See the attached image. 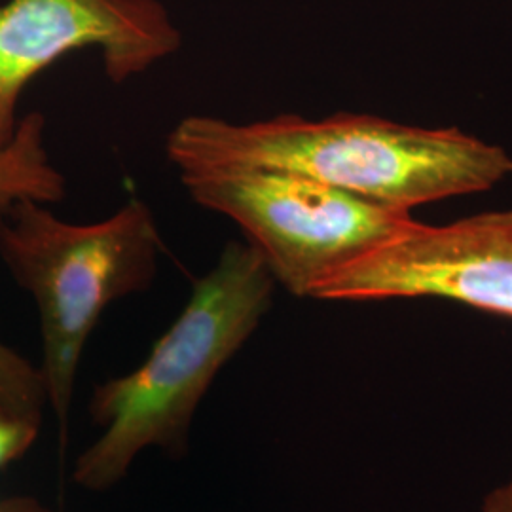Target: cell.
<instances>
[{"mask_svg": "<svg viewBox=\"0 0 512 512\" xmlns=\"http://www.w3.org/2000/svg\"><path fill=\"white\" fill-rule=\"evenodd\" d=\"M65 196V179L50 164L44 148V116L27 114L14 139L0 147V219L19 200L59 202Z\"/></svg>", "mask_w": 512, "mask_h": 512, "instance_id": "cell-7", "label": "cell"}, {"mask_svg": "<svg viewBox=\"0 0 512 512\" xmlns=\"http://www.w3.org/2000/svg\"><path fill=\"white\" fill-rule=\"evenodd\" d=\"M183 183L194 202L234 220L275 283L300 298L420 224L406 209L287 171H207Z\"/></svg>", "mask_w": 512, "mask_h": 512, "instance_id": "cell-4", "label": "cell"}, {"mask_svg": "<svg viewBox=\"0 0 512 512\" xmlns=\"http://www.w3.org/2000/svg\"><path fill=\"white\" fill-rule=\"evenodd\" d=\"M482 512H512V478L486 497Z\"/></svg>", "mask_w": 512, "mask_h": 512, "instance_id": "cell-10", "label": "cell"}, {"mask_svg": "<svg viewBox=\"0 0 512 512\" xmlns=\"http://www.w3.org/2000/svg\"><path fill=\"white\" fill-rule=\"evenodd\" d=\"M315 300L444 298L512 319V209L418 224L321 283Z\"/></svg>", "mask_w": 512, "mask_h": 512, "instance_id": "cell-6", "label": "cell"}, {"mask_svg": "<svg viewBox=\"0 0 512 512\" xmlns=\"http://www.w3.org/2000/svg\"><path fill=\"white\" fill-rule=\"evenodd\" d=\"M48 404L40 368L0 342V414L42 423Z\"/></svg>", "mask_w": 512, "mask_h": 512, "instance_id": "cell-8", "label": "cell"}, {"mask_svg": "<svg viewBox=\"0 0 512 512\" xmlns=\"http://www.w3.org/2000/svg\"><path fill=\"white\" fill-rule=\"evenodd\" d=\"M40 425L0 414V469L23 458L37 442Z\"/></svg>", "mask_w": 512, "mask_h": 512, "instance_id": "cell-9", "label": "cell"}, {"mask_svg": "<svg viewBox=\"0 0 512 512\" xmlns=\"http://www.w3.org/2000/svg\"><path fill=\"white\" fill-rule=\"evenodd\" d=\"M0 512H54L33 497H10L0 503Z\"/></svg>", "mask_w": 512, "mask_h": 512, "instance_id": "cell-11", "label": "cell"}, {"mask_svg": "<svg viewBox=\"0 0 512 512\" xmlns=\"http://www.w3.org/2000/svg\"><path fill=\"white\" fill-rule=\"evenodd\" d=\"M158 251L160 234L141 200L93 224L57 219L35 200H19L0 219V256L37 304L40 372L63 442L84 346L112 302L152 283Z\"/></svg>", "mask_w": 512, "mask_h": 512, "instance_id": "cell-3", "label": "cell"}, {"mask_svg": "<svg viewBox=\"0 0 512 512\" xmlns=\"http://www.w3.org/2000/svg\"><path fill=\"white\" fill-rule=\"evenodd\" d=\"M274 287V275L251 245L228 243L143 365L95 387L90 412L103 433L76 459L74 482L105 492L128 475L143 450L184 452L198 406L253 336Z\"/></svg>", "mask_w": 512, "mask_h": 512, "instance_id": "cell-2", "label": "cell"}, {"mask_svg": "<svg viewBox=\"0 0 512 512\" xmlns=\"http://www.w3.org/2000/svg\"><path fill=\"white\" fill-rule=\"evenodd\" d=\"M167 154L181 175L287 171L406 211L486 192L512 175L503 148L461 129L404 126L351 112L321 120L281 114L255 124L188 116L171 131Z\"/></svg>", "mask_w": 512, "mask_h": 512, "instance_id": "cell-1", "label": "cell"}, {"mask_svg": "<svg viewBox=\"0 0 512 512\" xmlns=\"http://www.w3.org/2000/svg\"><path fill=\"white\" fill-rule=\"evenodd\" d=\"M97 46L114 84L175 54L181 33L158 0H10L0 4V147L18 129L25 86L59 57Z\"/></svg>", "mask_w": 512, "mask_h": 512, "instance_id": "cell-5", "label": "cell"}]
</instances>
